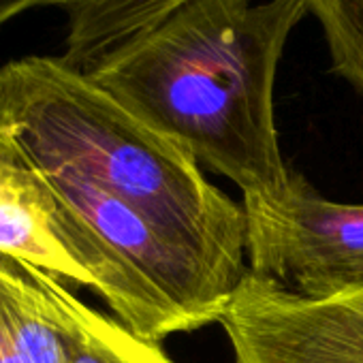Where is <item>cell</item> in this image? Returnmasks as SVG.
Masks as SVG:
<instances>
[{
  "label": "cell",
  "instance_id": "6da1fadb",
  "mask_svg": "<svg viewBox=\"0 0 363 363\" xmlns=\"http://www.w3.org/2000/svg\"><path fill=\"white\" fill-rule=\"evenodd\" d=\"M306 16L303 0H191L84 75L244 197L274 195L291 175L276 75Z\"/></svg>",
  "mask_w": 363,
  "mask_h": 363
},
{
  "label": "cell",
  "instance_id": "7a4b0ae2",
  "mask_svg": "<svg viewBox=\"0 0 363 363\" xmlns=\"http://www.w3.org/2000/svg\"><path fill=\"white\" fill-rule=\"evenodd\" d=\"M0 139L41 169L118 197L233 284L246 276L244 208L208 182L189 150L60 56L0 67Z\"/></svg>",
  "mask_w": 363,
  "mask_h": 363
},
{
  "label": "cell",
  "instance_id": "3957f363",
  "mask_svg": "<svg viewBox=\"0 0 363 363\" xmlns=\"http://www.w3.org/2000/svg\"><path fill=\"white\" fill-rule=\"evenodd\" d=\"M248 272L327 299L363 289V203L325 199L291 171L274 195L244 197Z\"/></svg>",
  "mask_w": 363,
  "mask_h": 363
},
{
  "label": "cell",
  "instance_id": "277c9868",
  "mask_svg": "<svg viewBox=\"0 0 363 363\" xmlns=\"http://www.w3.org/2000/svg\"><path fill=\"white\" fill-rule=\"evenodd\" d=\"M0 252L65 284L92 289L122 325L137 331L135 293L107 244L52 177L5 139H0Z\"/></svg>",
  "mask_w": 363,
  "mask_h": 363
},
{
  "label": "cell",
  "instance_id": "5b68a950",
  "mask_svg": "<svg viewBox=\"0 0 363 363\" xmlns=\"http://www.w3.org/2000/svg\"><path fill=\"white\" fill-rule=\"evenodd\" d=\"M218 323L235 363H363V289L312 299L246 272Z\"/></svg>",
  "mask_w": 363,
  "mask_h": 363
},
{
  "label": "cell",
  "instance_id": "8992f818",
  "mask_svg": "<svg viewBox=\"0 0 363 363\" xmlns=\"http://www.w3.org/2000/svg\"><path fill=\"white\" fill-rule=\"evenodd\" d=\"M71 297L62 280L0 252V363H69Z\"/></svg>",
  "mask_w": 363,
  "mask_h": 363
},
{
  "label": "cell",
  "instance_id": "52a82bcc",
  "mask_svg": "<svg viewBox=\"0 0 363 363\" xmlns=\"http://www.w3.org/2000/svg\"><path fill=\"white\" fill-rule=\"evenodd\" d=\"M186 3L191 0H77L67 7L69 33L60 58L71 69L90 73Z\"/></svg>",
  "mask_w": 363,
  "mask_h": 363
},
{
  "label": "cell",
  "instance_id": "ba28073f",
  "mask_svg": "<svg viewBox=\"0 0 363 363\" xmlns=\"http://www.w3.org/2000/svg\"><path fill=\"white\" fill-rule=\"evenodd\" d=\"M71 312L75 340L69 363H173L160 344L139 337L116 316L90 308L75 293Z\"/></svg>",
  "mask_w": 363,
  "mask_h": 363
},
{
  "label": "cell",
  "instance_id": "9c48e42d",
  "mask_svg": "<svg viewBox=\"0 0 363 363\" xmlns=\"http://www.w3.org/2000/svg\"><path fill=\"white\" fill-rule=\"evenodd\" d=\"M325 37L331 71L363 96V0H303Z\"/></svg>",
  "mask_w": 363,
  "mask_h": 363
},
{
  "label": "cell",
  "instance_id": "30bf717a",
  "mask_svg": "<svg viewBox=\"0 0 363 363\" xmlns=\"http://www.w3.org/2000/svg\"><path fill=\"white\" fill-rule=\"evenodd\" d=\"M45 0H0V28L28 9L43 7Z\"/></svg>",
  "mask_w": 363,
  "mask_h": 363
},
{
  "label": "cell",
  "instance_id": "8fae6325",
  "mask_svg": "<svg viewBox=\"0 0 363 363\" xmlns=\"http://www.w3.org/2000/svg\"><path fill=\"white\" fill-rule=\"evenodd\" d=\"M73 3H77V0H45L43 7H62V9H67Z\"/></svg>",
  "mask_w": 363,
  "mask_h": 363
}]
</instances>
